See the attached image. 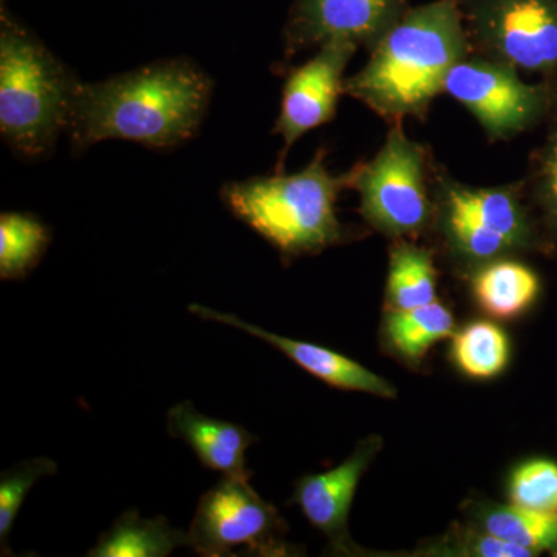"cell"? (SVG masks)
<instances>
[{"instance_id":"cell-19","label":"cell","mask_w":557,"mask_h":557,"mask_svg":"<svg viewBox=\"0 0 557 557\" xmlns=\"http://www.w3.org/2000/svg\"><path fill=\"white\" fill-rule=\"evenodd\" d=\"M450 358L468 379L493 380L508 368L511 344L494 322L474 321L454 333Z\"/></svg>"},{"instance_id":"cell-25","label":"cell","mask_w":557,"mask_h":557,"mask_svg":"<svg viewBox=\"0 0 557 557\" xmlns=\"http://www.w3.org/2000/svg\"><path fill=\"white\" fill-rule=\"evenodd\" d=\"M435 552L456 556H475V557H530L533 553L518 545L502 541L485 530H458L453 536L446 539L445 545H440Z\"/></svg>"},{"instance_id":"cell-9","label":"cell","mask_w":557,"mask_h":557,"mask_svg":"<svg viewBox=\"0 0 557 557\" xmlns=\"http://www.w3.org/2000/svg\"><path fill=\"white\" fill-rule=\"evenodd\" d=\"M478 120L491 141L511 139L547 115L552 97L542 84H528L518 70L469 54L450 70L443 86Z\"/></svg>"},{"instance_id":"cell-15","label":"cell","mask_w":557,"mask_h":557,"mask_svg":"<svg viewBox=\"0 0 557 557\" xmlns=\"http://www.w3.org/2000/svg\"><path fill=\"white\" fill-rule=\"evenodd\" d=\"M471 289L487 317L512 319L534 306L541 295V281L525 263L502 258L475 267Z\"/></svg>"},{"instance_id":"cell-22","label":"cell","mask_w":557,"mask_h":557,"mask_svg":"<svg viewBox=\"0 0 557 557\" xmlns=\"http://www.w3.org/2000/svg\"><path fill=\"white\" fill-rule=\"evenodd\" d=\"M57 472V461L38 457L14 465L0 475V547L3 556L13 555L9 545L11 528L20 515L25 497L38 480L51 478Z\"/></svg>"},{"instance_id":"cell-3","label":"cell","mask_w":557,"mask_h":557,"mask_svg":"<svg viewBox=\"0 0 557 557\" xmlns=\"http://www.w3.org/2000/svg\"><path fill=\"white\" fill-rule=\"evenodd\" d=\"M324 159V150H318L306 170L228 183L220 197L234 218L273 245L282 258L317 255L346 240L336 201L354 178L351 170L333 175Z\"/></svg>"},{"instance_id":"cell-12","label":"cell","mask_w":557,"mask_h":557,"mask_svg":"<svg viewBox=\"0 0 557 557\" xmlns=\"http://www.w3.org/2000/svg\"><path fill=\"white\" fill-rule=\"evenodd\" d=\"M381 448L380 437L362 440L347 460L322 474L304 475L296 482L293 504L302 509L307 520L325 534L332 552L354 549L347 520L359 480Z\"/></svg>"},{"instance_id":"cell-24","label":"cell","mask_w":557,"mask_h":557,"mask_svg":"<svg viewBox=\"0 0 557 557\" xmlns=\"http://www.w3.org/2000/svg\"><path fill=\"white\" fill-rule=\"evenodd\" d=\"M531 185L549 237L557 245V123L549 129L544 146L539 149L531 172Z\"/></svg>"},{"instance_id":"cell-18","label":"cell","mask_w":557,"mask_h":557,"mask_svg":"<svg viewBox=\"0 0 557 557\" xmlns=\"http://www.w3.org/2000/svg\"><path fill=\"white\" fill-rule=\"evenodd\" d=\"M437 300V270L428 249L398 242L391 249L387 311L412 310Z\"/></svg>"},{"instance_id":"cell-16","label":"cell","mask_w":557,"mask_h":557,"mask_svg":"<svg viewBox=\"0 0 557 557\" xmlns=\"http://www.w3.org/2000/svg\"><path fill=\"white\" fill-rule=\"evenodd\" d=\"M180 547H189V533L170 520L145 519L135 509L124 512L101 534L89 557H168Z\"/></svg>"},{"instance_id":"cell-2","label":"cell","mask_w":557,"mask_h":557,"mask_svg":"<svg viewBox=\"0 0 557 557\" xmlns=\"http://www.w3.org/2000/svg\"><path fill=\"white\" fill-rule=\"evenodd\" d=\"M472 54L461 0L409 9L346 79V94L388 123L423 119L450 70Z\"/></svg>"},{"instance_id":"cell-6","label":"cell","mask_w":557,"mask_h":557,"mask_svg":"<svg viewBox=\"0 0 557 557\" xmlns=\"http://www.w3.org/2000/svg\"><path fill=\"white\" fill-rule=\"evenodd\" d=\"M359 211L373 230L394 239L418 236L434 220L429 153L392 123L376 156L351 168Z\"/></svg>"},{"instance_id":"cell-13","label":"cell","mask_w":557,"mask_h":557,"mask_svg":"<svg viewBox=\"0 0 557 557\" xmlns=\"http://www.w3.org/2000/svg\"><path fill=\"white\" fill-rule=\"evenodd\" d=\"M189 311L194 317L205 319V321L230 325V327L242 330L255 338L262 339L263 343L282 351L300 369L309 372L314 379L324 381L329 386L341 388V391L362 392V394L375 395L381 398H394L397 394L395 387L386 380L381 379L380 375L366 369L354 359L344 357L338 351L306 343V341L292 339L267 332L265 329L249 324L236 314L212 310L209 307L200 306V304H190Z\"/></svg>"},{"instance_id":"cell-21","label":"cell","mask_w":557,"mask_h":557,"mask_svg":"<svg viewBox=\"0 0 557 557\" xmlns=\"http://www.w3.org/2000/svg\"><path fill=\"white\" fill-rule=\"evenodd\" d=\"M51 240L50 230L24 212L0 215V277L20 281L40 262Z\"/></svg>"},{"instance_id":"cell-1","label":"cell","mask_w":557,"mask_h":557,"mask_svg":"<svg viewBox=\"0 0 557 557\" xmlns=\"http://www.w3.org/2000/svg\"><path fill=\"white\" fill-rule=\"evenodd\" d=\"M209 98L211 79L193 62H157L101 83H81L67 132L76 150L102 139L172 148L199 131Z\"/></svg>"},{"instance_id":"cell-11","label":"cell","mask_w":557,"mask_h":557,"mask_svg":"<svg viewBox=\"0 0 557 557\" xmlns=\"http://www.w3.org/2000/svg\"><path fill=\"white\" fill-rule=\"evenodd\" d=\"M358 49L355 44L333 40L319 47L306 64L289 72L274 126V132L284 138L282 156L307 132L335 119L339 97L346 91L344 72Z\"/></svg>"},{"instance_id":"cell-10","label":"cell","mask_w":557,"mask_h":557,"mask_svg":"<svg viewBox=\"0 0 557 557\" xmlns=\"http://www.w3.org/2000/svg\"><path fill=\"white\" fill-rule=\"evenodd\" d=\"M410 9L409 0H296L287 28V57L333 40L369 51Z\"/></svg>"},{"instance_id":"cell-17","label":"cell","mask_w":557,"mask_h":557,"mask_svg":"<svg viewBox=\"0 0 557 557\" xmlns=\"http://www.w3.org/2000/svg\"><path fill=\"white\" fill-rule=\"evenodd\" d=\"M454 333L453 311L438 299L412 310L387 311L384 319V338L388 346L398 357L413 364Z\"/></svg>"},{"instance_id":"cell-23","label":"cell","mask_w":557,"mask_h":557,"mask_svg":"<svg viewBox=\"0 0 557 557\" xmlns=\"http://www.w3.org/2000/svg\"><path fill=\"white\" fill-rule=\"evenodd\" d=\"M509 504L531 511L557 515V463L533 458L519 465L508 482Z\"/></svg>"},{"instance_id":"cell-20","label":"cell","mask_w":557,"mask_h":557,"mask_svg":"<svg viewBox=\"0 0 557 557\" xmlns=\"http://www.w3.org/2000/svg\"><path fill=\"white\" fill-rule=\"evenodd\" d=\"M482 530L528 552H556L557 515L531 511L518 505H485L478 511Z\"/></svg>"},{"instance_id":"cell-4","label":"cell","mask_w":557,"mask_h":557,"mask_svg":"<svg viewBox=\"0 0 557 557\" xmlns=\"http://www.w3.org/2000/svg\"><path fill=\"white\" fill-rule=\"evenodd\" d=\"M79 81L32 33L2 13L0 132L22 156L49 152L70 112Z\"/></svg>"},{"instance_id":"cell-5","label":"cell","mask_w":557,"mask_h":557,"mask_svg":"<svg viewBox=\"0 0 557 557\" xmlns=\"http://www.w3.org/2000/svg\"><path fill=\"white\" fill-rule=\"evenodd\" d=\"M434 220L450 255L480 267L536 245V231L520 185H465L445 171L432 172Z\"/></svg>"},{"instance_id":"cell-8","label":"cell","mask_w":557,"mask_h":557,"mask_svg":"<svg viewBox=\"0 0 557 557\" xmlns=\"http://www.w3.org/2000/svg\"><path fill=\"white\" fill-rule=\"evenodd\" d=\"M472 54L518 72L557 73V0H463Z\"/></svg>"},{"instance_id":"cell-7","label":"cell","mask_w":557,"mask_h":557,"mask_svg":"<svg viewBox=\"0 0 557 557\" xmlns=\"http://www.w3.org/2000/svg\"><path fill=\"white\" fill-rule=\"evenodd\" d=\"M225 478L200 497L189 528V547L203 557L289 556L287 523L249 486Z\"/></svg>"},{"instance_id":"cell-14","label":"cell","mask_w":557,"mask_h":557,"mask_svg":"<svg viewBox=\"0 0 557 557\" xmlns=\"http://www.w3.org/2000/svg\"><path fill=\"white\" fill-rule=\"evenodd\" d=\"M168 432L185 442L205 468L225 478L249 480L245 453L258 438L240 424L203 416L193 403L182 401L168 412Z\"/></svg>"}]
</instances>
